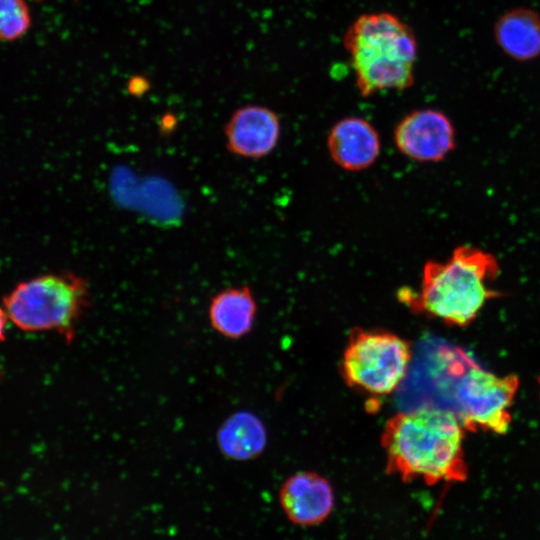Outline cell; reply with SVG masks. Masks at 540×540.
<instances>
[{"instance_id":"obj_1","label":"cell","mask_w":540,"mask_h":540,"mask_svg":"<svg viewBox=\"0 0 540 540\" xmlns=\"http://www.w3.org/2000/svg\"><path fill=\"white\" fill-rule=\"evenodd\" d=\"M464 429L450 409L423 407L396 413L380 437L387 472L404 482L420 479L427 485L465 480Z\"/></svg>"},{"instance_id":"obj_2","label":"cell","mask_w":540,"mask_h":540,"mask_svg":"<svg viewBox=\"0 0 540 540\" xmlns=\"http://www.w3.org/2000/svg\"><path fill=\"white\" fill-rule=\"evenodd\" d=\"M498 273L493 254L460 245L447 260H429L424 265L418 293L402 289L398 296L414 311L464 327L476 319L488 300L499 296L491 287Z\"/></svg>"},{"instance_id":"obj_3","label":"cell","mask_w":540,"mask_h":540,"mask_svg":"<svg viewBox=\"0 0 540 540\" xmlns=\"http://www.w3.org/2000/svg\"><path fill=\"white\" fill-rule=\"evenodd\" d=\"M358 91L368 97L414 82L418 45L412 29L390 12L357 17L343 38Z\"/></svg>"},{"instance_id":"obj_4","label":"cell","mask_w":540,"mask_h":540,"mask_svg":"<svg viewBox=\"0 0 540 540\" xmlns=\"http://www.w3.org/2000/svg\"><path fill=\"white\" fill-rule=\"evenodd\" d=\"M90 304L87 280L71 273L43 274L17 284L3 298L10 321L27 332H55L71 343Z\"/></svg>"},{"instance_id":"obj_5","label":"cell","mask_w":540,"mask_h":540,"mask_svg":"<svg viewBox=\"0 0 540 540\" xmlns=\"http://www.w3.org/2000/svg\"><path fill=\"white\" fill-rule=\"evenodd\" d=\"M411 344L382 329L351 330L344 349L340 374L350 388L373 397L392 394L407 375Z\"/></svg>"},{"instance_id":"obj_6","label":"cell","mask_w":540,"mask_h":540,"mask_svg":"<svg viewBox=\"0 0 540 540\" xmlns=\"http://www.w3.org/2000/svg\"><path fill=\"white\" fill-rule=\"evenodd\" d=\"M518 387L517 376H498L471 361L454 387L455 414L467 430L505 433Z\"/></svg>"},{"instance_id":"obj_7","label":"cell","mask_w":540,"mask_h":540,"mask_svg":"<svg viewBox=\"0 0 540 540\" xmlns=\"http://www.w3.org/2000/svg\"><path fill=\"white\" fill-rule=\"evenodd\" d=\"M394 142L410 159L437 162L454 149L456 134L452 122L443 112L426 108L410 112L397 124Z\"/></svg>"},{"instance_id":"obj_8","label":"cell","mask_w":540,"mask_h":540,"mask_svg":"<svg viewBox=\"0 0 540 540\" xmlns=\"http://www.w3.org/2000/svg\"><path fill=\"white\" fill-rule=\"evenodd\" d=\"M278 115L260 105L237 109L224 127L227 149L245 158H261L271 153L280 138Z\"/></svg>"},{"instance_id":"obj_9","label":"cell","mask_w":540,"mask_h":540,"mask_svg":"<svg viewBox=\"0 0 540 540\" xmlns=\"http://www.w3.org/2000/svg\"><path fill=\"white\" fill-rule=\"evenodd\" d=\"M279 500L286 517L300 526H313L326 520L334 507V490L328 479L311 471L289 476Z\"/></svg>"},{"instance_id":"obj_10","label":"cell","mask_w":540,"mask_h":540,"mask_svg":"<svg viewBox=\"0 0 540 540\" xmlns=\"http://www.w3.org/2000/svg\"><path fill=\"white\" fill-rule=\"evenodd\" d=\"M332 160L347 171H361L378 158L380 138L374 126L361 117H346L336 122L327 137Z\"/></svg>"},{"instance_id":"obj_11","label":"cell","mask_w":540,"mask_h":540,"mask_svg":"<svg viewBox=\"0 0 540 540\" xmlns=\"http://www.w3.org/2000/svg\"><path fill=\"white\" fill-rule=\"evenodd\" d=\"M257 305L248 286L224 289L213 296L208 307L211 327L228 339H239L253 328Z\"/></svg>"},{"instance_id":"obj_12","label":"cell","mask_w":540,"mask_h":540,"mask_svg":"<svg viewBox=\"0 0 540 540\" xmlns=\"http://www.w3.org/2000/svg\"><path fill=\"white\" fill-rule=\"evenodd\" d=\"M494 38L500 49L517 61L540 56V15L528 8H515L495 22Z\"/></svg>"},{"instance_id":"obj_13","label":"cell","mask_w":540,"mask_h":540,"mask_svg":"<svg viewBox=\"0 0 540 540\" xmlns=\"http://www.w3.org/2000/svg\"><path fill=\"white\" fill-rule=\"evenodd\" d=\"M220 451L234 460L259 456L266 447L267 431L261 419L247 411L228 417L217 431Z\"/></svg>"},{"instance_id":"obj_14","label":"cell","mask_w":540,"mask_h":540,"mask_svg":"<svg viewBox=\"0 0 540 540\" xmlns=\"http://www.w3.org/2000/svg\"><path fill=\"white\" fill-rule=\"evenodd\" d=\"M30 23L25 0H0V40L20 38L29 29Z\"/></svg>"},{"instance_id":"obj_15","label":"cell","mask_w":540,"mask_h":540,"mask_svg":"<svg viewBox=\"0 0 540 540\" xmlns=\"http://www.w3.org/2000/svg\"><path fill=\"white\" fill-rule=\"evenodd\" d=\"M8 314L3 306H0V342H3L6 337V328L9 321Z\"/></svg>"},{"instance_id":"obj_16","label":"cell","mask_w":540,"mask_h":540,"mask_svg":"<svg viewBox=\"0 0 540 540\" xmlns=\"http://www.w3.org/2000/svg\"><path fill=\"white\" fill-rule=\"evenodd\" d=\"M146 87H147L146 80L140 77L133 78L129 85V88L132 93H136V91L141 92V89L142 88L146 89Z\"/></svg>"},{"instance_id":"obj_17","label":"cell","mask_w":540,"mask_h":540,"mask_svg":"<svg viewBox=\"0 0 540 540\" xmlns=\"http://www.w3.org/2000/svg\"><path fill=\"white\" fill-rule=\"evenodd\" d=\"M539 385H540V377H539Z\"/></svg>"}]
</instances>
